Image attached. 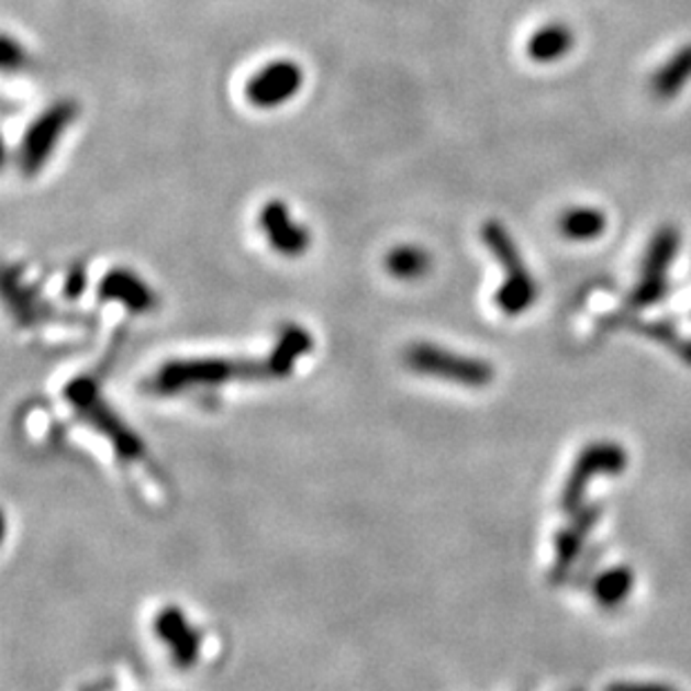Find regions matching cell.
<instances>
[{
	"instance_id": "obj_1",
	"label": "cell",
	"mask_w": 691,
	"mask_h": 691,
	"mask_svg": "<svg viewBox=\"0 0 691 691\" xmlns=\"http://www.w3.org/2000/svg\"><path fill=\"white\" fill-rule=\"evenodd\" d=\"M311 347V336L302 327H287L269 358L242 360V358H181L166 363L148 383L151 392L177 394L191 388H211L229 381H258L287 376L296 358Z\"/></svg>"
},
{
	"instance_id": "obj_2",
	"label": "cell",
	"mask_w": 691,
	"mask_h": 691,
	"mask_svg": "<svg viewBox=\"0 0 691 691\" xmlns=\"http://www.w3.org/2000/svg\"><path fill=\"white\" fill-rule=\"evenodd\" d=\"M481 239L490 250V256L497 260L499 269H504L506 274V280L494 291V304L504 313H509V316H517V313L528 311L535 304L539 289L524 265L522 250L515 244L513 235L501 222L488 220L481 226Z\"/></svg>"
},
{
	"instance_id": "obj_3",
	"label": "cell",
	"mask_w": 691,
	"mask_h": 691,
	"mask_svg": "<svg viewBox=\"0 0 691 691\" xmlns=\"http://www.w3.org/2000/svg\"><path fill=\"white\" fill-rule=\"evenodd\" d=\"M403 358L405 365L416 374L466 388H486L494 379V369L490 363L472 356H461L453 349L438 347L432 343H416L408 347Z\"/></svg>"
},
{
	"instance_id": "obj_4",
	"label": "cell",
	"mask_w": 691,
	"mask_h": 691,
	"mask_svg": "<svg viewBox=\"0 0 691 691\" xmlns=\"http://www.w3.org/2000/svg\"><path fill=\"white\" fill-rule=\"evenodd\" d=\"M79 116V103L73 99H60L43 110L30 125L16 151V166L25 177H34L49 161L63 133Z\"/></svg>"
},
{
	"instance_id": "obj_5",
	"label": "cell",
	"mask_w": 691,
	"mask_h": 691,
	"mask_svg": "<svg viewBox=\"0 0 691 691\" xmlns=\"http://www.w3.org/2000/svg\"><path fill=\"white\" fill-rule=\"evenodd\" d=\"M629 466V455L615 442H595L589 444L576 459V466L569 472L567 483L561 488V509L567 513H578L591 481L598 475H620Z\"/></svg>"
},
{
	"instance_id": "obj_6",
	"label": "cell",
	"mask_w": 691,
	"mask_h": 691,
	"mask_svg": "<svg viewBox=\"0 0 691 691\" xmlns=\"http://www.w3.org/2000/svg\"><path fill=\"white\" fill-rule=\"evenodd\" d=\"M304 75L296 60L280 58L269 63L246 81V101L256 108L269 110L293 99L302 88Z\"/></svg>"
},
{
	"instance_id": "obj_7",
	"label": "cell",
	"mask_w": 691,
	"mask_h": 691,
	"mask_svg": "<svg viewBox=\"0 0 691 691\" xmlns=\"http://www.w3.org/2000/svg\"><path fill=\"white\" fill-rule=\"evenodd\" d=\"M602 509L591 504L573 513V520L564 526L555 537V559L550 569V582L559 584L569 578L571 571H576V564L580 561L584 553V542L589 533L600 522Z\"/></svg>"
},
{
	"instance_id": "obj_8",
	"label": "cell",
	"mask_w": 691,
	"mask_h": 691,
	"mask_svg": "<svg viewBox=\"0 0 691 691\" xmlns=\"http://www.w3.org/2000/svg\"><path fill=\"white\" fill-rule=\"evenodd\" d=\"M260 229L267 235L274 250L287 258H298L307 254L311 244V235L307 226L298 224L291 218V211L285 202L271 200L260 211Z\"/></svg>"
},
{
	"instance_id": "obj_9",
	"label": "cell",
	"mask_w": 691,
	"mask_h": 691,
	"mask_svg": "<svg viewBox=\"0 0 691 691\" xmlns=\"http://www.w3.org/2000/svg\"><path fill=\"white\" fill-rule=\"evenodd\" d=\"M155 632L168 645L175 665L181 669L196 665L200 656V636L179 609H164L155 620Z\"/></svg>"
},
{
	"instance_id": "obj_10",
	"label": "cell",
	"mask_w": 691,
	"mask_h": 691,
	"mask_svg": "<svg viewBox=\"0 0 691 691\" xmlns=\"http://www.w3.org/2000/svg\"><path fill=\"white\" fill-rule=\"evenodd\" d=\"M99 296L123 304L133 313H148L157 307V293L129 269L108 271L99 285Z\"/></svg>"
},
{
	"instance_id": "obj_11",
	"label": "cell",
	"mask_w": 691,
	"mask_h": 691,
	"mask_svg": "<svg viewBox=\"0 0 691 691\" xmlns=\"http://www.w3.org/2000/svg\"><path fill=\"white\" fill-rule=\"evenodd\" d=\"M691 81V43L676 49L651 77V92L660 99H673Z\"/></svg>"
},
{
	"instance_id": "obj_12",
	"label": "cell",
	"mask_w": 691,
	"mask_h": 691,
	"mask_svg": "<svg viewBox=\"0 0 691 691\" xmlns=\"http://www.w3.org/2000/svg\"><path fill=\"white\" fill-rule=\"evenodd\" d=\"M576 45L573 32L564 23H548L539 27L526 45V52L537 63H553L567 56Z\"/></svg>"
},
{
	"instance_id": "obj_13",
	"label": "cell",
	"mask_w": 691,
	"mask_h": 691,
	"mask_svg": "<svg viewBox=\"0 0 691 691\" xmlns=\"http://www.w3.org/2000/svg\"><path fill=\"white\" fill-rule=\"evenodd\" d=\"M678 246H680L678 229L671 224L660 226L647 246L640 278H667V271L678 254Z\"/></svg>"
},
{
	"instance_id": "obj_14",
	"label": "cell",
	"mask_w": 691,
	"mask_h": 691,
	"mask_svg": "<svg viewBox=\"0 0 691 691\" xmlns=\"http://www.w3.org/2000/svg\"><path fill=\"white\" fill-rule=\"evenodd\" d=\"M634 571L629 567H611L606 571H602L593 584V598L602 609H617L624 604V600L632 595L634 591Z\"/></svg>"
},
{
	"instance_id": "obj_15",
	"label": "cell",
	"mask_w": 691,
	"mask_h": 691,
	"mask_svg": "<svg viewBox=\"0 0 691 691\" xmlns=\"http://www.w3.org/2000/svg\"><path fill=\"white\" fill-rule=\"evenodd\" d=\"M559 231L576 242L598 239L606 231V215L593 207H576L559 218Z\"/></svg>"
},
{
	"instance_id": "obj_16",
	"label": "cell",
	"mask_w": 691,
	"mask_h": 691,
	"mask_svg": "<svg viewBox=\"0 0 691 691\" xmlns=\"http://www.w3.org/2000/svg\"><path fill=\"white\" fill-rule=\"evenodd\" d=\"M386 269L399 280H419L432 269V256L416 244H401L386 256Z\"/></svg>"
},
{
	"instance_id": "obj_17",
	"label": "cell",
	"mask_w": 691,
	"mask_h": 691,
	"mask_svg": "<svg viewBox=\"0 0 691 691\" xmlns=\"http://www.w3.org/2000/svg\"><path fill=\"white\" fill-rule=\"evenodd\" d=\"M636 330L643 332L645 336L662 343L665 347H669L671 352H676L678 358H682L684 363L691 365V341L682 338V334L676 332L673 325L669 323H636Z\"/></svg>"
},
{
	"instance_id": "obj_18",
	"label": "cell",
	"mask_w": 691,
	"mask_h": 691,
	"mask_svg": "<svg viewBox=\"0 0 691 691\" xmlns=\"http://www.w3.org/2000/svg\"><path fill=\"white\" fill-rule=\"evenodd\" d=\"M667 293H669L667 278H640V282L632 291L629 304L636 309H645V307H651V304H658L660 300H665Z\"/></svg>"
},
{
	"instance_id": "obj_19",
	"label": "cell",
	"mask_w": 691,
	"mask_h": 691,
	"mask_svg": "<svg viewBox=\"0 0 691 691\" xmlns=\"http://www.w3.org/2000/svg\"><path fill=\"white\" fill-rule=\"evenodd\" d=\"M25 63V49L12 38V36H3V68L8 73L12 70H21Z\"/></svg>"
},
{
	"instance_id": "obj_20",
	"label": "cell",
	"mask_w": 691,
	"mask_h": 691,
	"mask_svg": "<svg viewBox=\"0 0 691 691\" xmlns=\"http://www.w3.org/2000/svg\"><path fill=\"white\" fill-rule=\"evenodd\" d=\"M604 691H678L665 682H611Z\"/></svg>"
}]
</instances>
